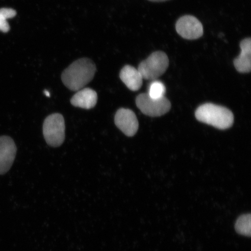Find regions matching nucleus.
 <instances>
[{"label": "nucleus", "mask_w": 251, "mask_h": 251, "mask_svg": "<svg viewBox=\"0 0 251 251\" xmlns=\"http://www.w3.org/2000/svg\"><path fill=\"white\" fill-rule=\"evenodd\" d=\"M96 72L95 64L87 58L75 61L62 72L64 85L72 91H78L90 82Z\"/></svg>", "instance_id": "1"}, {"label": "nucleus", "mask_w": 251, "mask_h": 251, "mask_svg": "<svg viewBox=\"0 0 251 251\" xmlns=\"http://www.w3.org/2000/svg\"><path fill=\"white\" fill-rule=\"evenodd\" d=\"M196 117L198 121L221 130L230 128L234 123V115L230 110L213 103L199 106Z\"/></svg>", "instance_id": "2"}, {"label": "nucleus", "mask_w": 251, "mask_h": 251, "mask_svg": "<svg viewBox=\"0 0 251 251\" xmlns=\"http://www.w3.org/2000/svg\"><path fill=\"white\" fill-rule=\"evenodd\" d=\"M169 64L168 55L164 52L156 51L140 63L138 70L143 79H156L167 70Z\"/></svg>", "instance_id": "3"}, {"label": "nucleus", "mask_w": 251, "mask_h": 251, "mask_svg": "<svg viewBox=\"0 0 251 251\" xmlns=\"http://www.w3.org/2000/svg\"><path fill=\"white\" fill-rule=\"evenodd\" d=\"M43 135L50 146L62 145L65 137L64 118L60 114H53L45 119L43 124Z\"/></svg>", "instance_id": "4"}, {"label": "nucleus", "mask_w": 251, "mask_h": 251, "mask_svg": "<svg viewBox=\"0 0 251 251\" xmlns=\"http://www.w3.org/2000/svg\"><path fill=\"white\" fill-rule=\"evenodd\" d=\"M137 107L144 114L150 117H161L169 111L171 103L165 97L161 99H154L148 94H141L136 100Z\"/></svg>", "instance_id": "5"}, {"label": "nucleus", "mask_w": 251, "mask_h": 251, "mask_svg": "<svg viewBox=\"0 0 251 251\" xmlns=\"http://www.w3.org/2000/svg\"><path fill=\"white\" fill-rule=\"evenodd\" d=\"M176 29L183 38L196 40L203 35V26L201 22L191 15H185L181 17L176 24Z\"/></svg>", "instance_id": "6"}, {"label": "nucleus", "mask_w": 251, "mask_h": 251, "mask_svg": "<svg viewBox=\"0 0 251 251\" xmlns=\"http://www.w3.org/2000/svg\"><path fill=\"white\" fill-rule=\"evenodd\" d=\"M17 151V146L11 137L0 136V175L5 174L11 169Z\"/></svg>", "instance_id": "7"}, {"label": "nucleus", "mask_w": 251, "mask_h": 251, "mask_svg": "<svg viewBox=\"0 0 251 251\" xmlns=\"http://www.w3.org/2000/svg\"><path fill=\"white\" fill-rule=\"evenodd\" d=\"M115 124L122 132L128 137L136 134L139 128V122L130 109L121 108L116 113Z\"/></svg>", "instance_id": "8"}, {"label": "nucleus", "mask_w": 251, "mask_h": 251, "mask_svg": "<svg viewBox=\"0 0 251 251\" xmlns=\"http://www.w3.org/2000/svg\"><path fill=\"white\" fill-rule=\"evenodd\" d=\"M240 48V54L234 61V67L240 73H249L251 70V38L241 41Z\"/></svg>", "instance_id": "9"}, {"label": "nucleus", "mask_w": 251, "mask_h": 251, "mask_svg": "<svg viewBox=\"0 0 251 251\" xmlns=\"http://www.w3.org/2000/svg\"><path fill=\"white\" fill-rule=\"evenodd\" d=\"M98 96L95 91L86 88L78 92L72 97L71 102L76 107L90 109L96 106Z\"/></svg>", "instance_id": "10"}, {"label": "nucleus", "mask_w": 251, "mask_h": 251, "mask_svg": "<svg viewBox=\"0 0 251 251\" xmlns=\"http://www.w3.org/2000/svg\"><path fill=\"white\" fill-rule=\"evenodd\" d=\"M120 78L128 89L131 91L139 90L143 84V78L140 72L130 65H126L122 68Z\"/></svg>", "instance_id": "11"}, {"label": "nucleus", "mask_w": 251, "mask_h": 251, "mask_svg": "<svg viewBox=\"0 0 251 251\" xmlns=\"http://www.w3.org/2000/svg\"><path fill=\"white\" fill-rule=\"evenodd\" d=\"M251 214H244L240 216L235 222V229L238 234L251 236Z\"/></svg>", "instance_id": "12"}, {"label": "nucleus", "mask_w": 251, "mask_h": 251, "mask_svg": "<svg viewBox=\"0 0 251 251\" xmlns=\"http://www.w3.org/2000/svg\"><path fill=\"white\" fill-rule=\"evenodd\" d=\"M17 12L11 8L0 9V31L7 33L10 29V27L7 20L15 17Z\"/></svg>", "instance_id": "13"}, {"label": "nucleus", "mask_w": 251, "mask_h": 251, "mask_svg": "<svg viewBox=\"0 0 251 251\" xmlns=\"http://www.w3.org/2000/svg\"><path fill=\"white\" fill-rule=\"evenodd\" d=\"M166 88L161 81H154L150 84L149 90V96L152 99H159L164 97Z\"/></svg>", "instance_id": "14"}, {"label": "nucleus", "mask_w": 251, "mask_h": 251, "mask_svg": "<svg viewBox=\"0 0 251 251\" xmlns=\"http://www.w3.org/2000/svg\"><path fill=\"white\" fill-rule=\"evenodd\" d=\"M44 93H45V95L47 97H50V94L49 92V91H47V90H45V92H44Z\"/></svg>", "instance_id": "15"}, {"label": "nucleus", "mask_w": 251, "mask_h": 251, "mask_svg": "<svg viewBox=\"0 0 251 251\" xmlns=\"http://www.w3.org/2000/svg\"><path fill=\"white\" fill-rule=\"evenodd\" d=\"M149 1L153 2H162L167 1V0H149Z\"/></svg>", "instance_id": "16"}]
</instances>
